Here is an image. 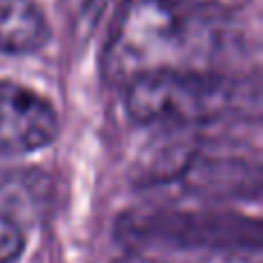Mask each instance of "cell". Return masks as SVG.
<instances>
[{
	"mask_svg": "<svg viewBox=\"0 0 263 263\" xmlns=\"http://www.w3.org/2000/svg\"><path fill=\"white\" fill-rule=\"evenodd\" d=\"M215 18L171 7L162 0H132L111 46V67L127 83L166 69H208L217 53Z\"/></svg>",
	"mask_w": 263,
	"mask_h": 263,
	"instance_id": "cell-1",
	"label": "cell"
},
{
	"mask_svg": "<svg viewBox=\"0 0 263 263\" xmlns=\"http://www.w3.org/2000/svg\"><path fill=\"white\" fill-rule=\"evenodd\" d=\"M236 92V83L217 69H166L132 79L125 106L136 123L192 127L227 116Z\"/></svg>",
	"mask_w": 263,
	"mask_h": 263,
	"instance_id": "cell-2",
	"label": "cell"
},
{
	"mask_svg": "<svg viewBox=\"0 0 263 263\" xmlns=\"http://www.w3.org/2000/svg\"><path fill=\"white\" fill-rule=\"evenodd\" d=\"M60 123L42 95L0 79V155H26L51 145Z\"/></svg>",
	"mask_w": 263,
	"mask_h": 263,
	"instance_id": "cell-3",
	"label": "cell"
},
{
	"mask_svg": "<svg viewBox=\"0 0 263 263\" xmlns=\"http://www.w3.org/2000/svg\"><path fill=\"white\" fill-rule=\"evenodd\" d=\"M49 37L46 16L32 0H0V53H32Z\"/></svg>",
	"mask_w": 263,
	"mask_h": 263,
	"instance_id": "cell-4",
	"label": "cell"
},
{
	"mask_svg": "<svg viewBox=\"0 0 263 263\" xmlns=\"http://www.w3.org/2000/svg\"><path fill=\"white\" fill-rule=\"evenodd\" d=\"M162 3L178 9H185V12H192V14L215 18V16H222V14L238 12V9L247 7L252 0H162Z\"/></svg>",
	"mask_w": 263,
	"mask_h": 263,
	"instance_id": "cell-5",
	"label": "cell"
},
{
	"mask_svg": "<svg viewBox=\"0 0 263 263\" xmlns=\"http://www.w3.org/2000/svg\"><path fill=\"white\" fill-rule=\"evenodd\" d=\"M26 247V238L16 219L0 213V263H14Z\"/></svg>",
	"mask_w": 263,
	"mask_h": 263,
	"instance_id": "cell-6",
	"label": "cell"
},
{
	"mask_svg": "<svg viewBox=\"0 0 263 263\" xmlns=\"http://www.w3.org/2000/svg\"><path fill=\"white\" fill-rule=\"evenodd\" d=\"M114 263H233L227 256H217V259H194V261H176V259H164V256H153V254H141V252H132V254L123 256V259L114 261Z\"/></svg>",
	"mask_w": 263,
	"mask_h": 263,
	"instance_id": "cell-7",
	"label": "cell"
}]
</instances>
